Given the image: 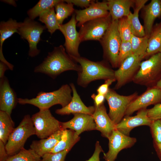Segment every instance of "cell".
<instances>
[{"mask_svg":"<svg viewBox=\"0 0 161 161\" xmlns=\"http://www.w3.org/2000/svg\"><path fill=\"white\" fill-rule=\"evenodd\" d=\"M161 52V23L153 27L149 37L145 57Z\"/></svg>","mask_w":161,"mask_h":161,"instance_id":"cell-26","label":"cell"},{"mask_svg":"<svg viewBox=\"0 0 161 161\" xmlns=\"http://www.w3.org/2000/svg\"><path fill=\"white\" fill-rule=\"evenodd\" d=\"M9 69L8 66L5 63L0 61V79L4 77L5 71Z\"/></svg>","mask_w":161,"mask_h":161,"instance_id":"cell-44","label":"cell"},{"mask_svg":"<svg viewBox=\"0 0 161 161\" xmlns=\"http://www.w3.org/2000/svg\"><path fill=\"white\" fill-rule=\"evenodd\" d=\"M147 0H136L133 5L134 12H131L128 17L131 23L133 34L138 37L145 35L143 26L141 24L139 18L140 11L145 5Z\"/></svg>","mask_w":161,"mask_h":161,"instance_id":"cell-24","label":"cell"},{"mask_svg":"<svg viewBox=\"0 0 161 161\" xmlns=\"http://www.w3.org/2000/svg\"><path fill=\"white\" fill-rule=\"evenodd\" d=\"M134 0H107L109 10L112 21L118 20L128 16L131 12L130 8L134 4Z\"/></svg>","mask_w":161,"mask_h":161,"instance_id":"cell-23","label":"cell"},{"mask_svg":"<svg viewBox=\"0 0 161 161\" xmlns=\"http://www.w3.org/2000/svg\"><path fill=\"white\" fill-rule=\"evenodd\" d=\"M161 103V90L155 86L148 88L129 104L125 116H130L137 111L146 108L149 105Z\"/></svg>","mask_w":161,"mask_h":161,"instance_id":"cell-15","label":"cell"},{"mask_svg":"<svg viewBox=\"0 0 161 161\" xmlns=\"http://www.w3.org/2000/svg\"><path fill=\"white\" fill-rule=\"evenodd\" d=\"M95 106V110L92 116L95 123L96 130L101 132L102 136L108 139L113 131L116 129V125L107 113L103 103Z\"/></svg>","mask_w":161,"mask_h":161,"instance_id":"cell-20","label":"cell"},{"mask_svg":"<svg viewBox=\"0 0 161 161\" xmlns=\"http://www.w3.org/2000/svg\"><path fill=\"white\" fill-rule=\"evenodd\" d=\"M35 134L41 139L46 138L62 129L61 122L52 114L49 109L39 110L31 117Z\"/></svg>","mask_w":161,"mask_h":161,"instance_id":"cell-7","label":"cell"},{"mask_svg":"<svg viewBox=\"0 0 161 161\" xmlns=\"http://www.w3.org/2000/svg\"><path fill=\"white\" fill-rule=\"evenodd\" d=\"M161 78V52L141 61L132 81L137 84L150 88L155 86Z\"/></svg>","mask_w":161,"mask_h":161,"instance_id":"cell-4","label":"cell"},{"mask_svg":"<svg viewBox=\"0 0 161 161\" xmlns=\"http://www.w3.org/2000/svg\"><path fill=\"white\" fill-rule=\"evenodd\" d=\"M132 54V49L130 41H122L119 52L118 67L126 58Z\"/></svg>","mask_w":161,"mask_h":161,"instance_id":"cell-35","label":"cell"},{"mask_svg":"<svg viewBox=\"0 0 161 161\" xmlns=\"http://www.w3.org/2000/svg\"><path fill=\"white\" fill-rule=\"evenodd\" d=\"M142 9L143 26L145 35L149 37L152 30L155 20L161 16V0H152Z\"/></svg>","mask_w":161,"mask_h":161,"instance_id":"cell-21","label":"cell"},{"mask_svg":"<svg viewBox=\"0 0 161 161\" xmlns=\"http://www.w3.org/2000/svg\"><path fill=\"white\" fill-rule=\"evenodd\" d=\"M103 152V150L99 142L97 141L95 145V150L93 154L89 160L86 161H100V154L101 152Z\"/></svg>","mask_w":161,"mask_h":161,"instance_id":"cell-40","label":"cell"},{"mask_svg":"<svg viewBox=\"0 0 161 161\" xmlns=\"http://www.w3.org/2000/svg\"><path fill=\"white\" fill-rule=\"evenodd\" d=\"M112 21L110 16L92 20L81 26L78 32L80 42L88 40L100 41Z\"/></svg>","mask_w":161,"mask_h":161,"instance_id":"cell-11","label":"cell"},{"mask_svg":"<svg viewBox=\"0 0 161 161\" xmlns=\"http://www.w3.org/2000/svg\"><path fill=\"white\" fill-rule=\"evenodd\" d=\"M147 111L148 116L152 120L161 119V103L155 105Z\"/></svg>","mask_w":161,"mask_h":161,"instance_id":"cell-38","label":"cell"},{"mask_svg":"<svg viewBox=\"0 0 161 161\" xmlns=\"http://www.w3.org/2000/svg\"><path fill=\"white\" fill-rule=\"evenodd\" d=\"M41 158L33 150L24 148L17 154L9 157L6 161H41Z\"/></svg>","mask_w":161,"mask_h":161,"instance_id":"cell-32","label":"cell"},{"mask_svg":"<svg viewBox=\"0 0 161 161\" xmlns=\"http://www.w3.org/2000/svg\"><path fill=\"white\" fill-rule=\"evenodd\" d=\"M117 28L121 41H130L133 33L131 23L128 16L118 20Z\"/></svg>","mask_w":161,"mask_h":161,"instance_id":"cell-34","label":"cell"},{"mask_svg":"<svg viewBox=\"0 0 161 161\" xmlns=\"http://www.w3.org/2000/svg\"><path fill=\"white\" fill-rule=\"evenodd\" d=\"M61 0H40L27 12L28 17L34 20L43 12L54 7Z\"/></svg>","mask_w":161,"mask_h":161,"instance_id":"cell-30","label":"cell"},{"mask_svg":"<svg viewBox=\"0 0 161 161\" xmlns=\"http://www.w3.org/2000/svg\"><path fill=\"white\" fill-rule=\"evenodd\" d=\"M77 26H81L87 21L110 15L107 2L93 0L89 7L83 10H75Z\"/></svg>","mask_w":161,"mask_h":161,"instance_id":"cell-14","label":"cell"},{"mask_svg":"<svg viewBox=\"0 0 161 161\" xmlns=\"http://www.w3.org/2000/svg\"><path fill=\"white\" fill-rule=\"evenodd\" d=\"M69 151L67 149L56 153L46 154L41 157V161H65L66 155Z\"/></svg>","mask_w":161,"mask_h":161,"instance_id":"cell-37","label":"cell"},{"mask_svg":"<svg viewBox=\"0 0 161 161\" xmlns=\"http://www.w3.org/2000/svg\"><path fill=\"white\" fill-rule=\"evenodd\" d=\"M118 20L112 21L105 34L100 41L103 56L113 67H118V57L122 41L118 30Z\"/></svg>","mask_w":161,"mask_h":161,"instance_id":"cell-6","label":"cell"},{"mask_svg":"<svg viewBox=\"0 0 161 161\" xmlns=\"http://www.w3.org/2000/svg\"><path fill=\"white\" fill-rule=\"evenodd\" d=\"M93 0H65V2L70 3L73 5L81 7H88Z\"/></svg>","mask_w":161,"mask_h":161,"instance_id":"cell-41","label":"cell"},{"mask_svg":"<svg viewBox=\"0 0 161 161\" xmlns=\"http://www.w3.org/2000/svg\"><path fill=\"white\" fill-rule=\"evenodd\" d=\"M69 85L72 93L71 101L64 107L56 109L55 113L61 115L81 113L92 115L95 110V106H86L82 101L74 84L71 83Z\"/></svg>","mask_w":161,"mask_h":161,"instance_id":"cell-18","label":"cell"},{"mask_svg":"<svg viewBox=\"0 0 161 161\" xmlns=\"http://www.w3.org/2000/svg\"><path fill=\"white\" fill-rule=\"evenodd\" d=\"M80 138L74 130L63 129L61 140L50 153H54L67 149L70 151Z\"/></svg>","mask_w":161,"mask_h":161,"instance_id":"cell-25","label":"cell"},{"mask_svg":"<svg viewBox=\"0 0 161 161\" xmlns=\"http://www.w3.org/2000/svg\"><path fill=\"white\" fill-rule=\"evenodd\" d=\"M16 92L10 86L7 78L4 76L0 79V111L11 115L18 103Z\"/></svg>","mask_w":161,"mask_h":161,"instance_id":"cell-19","label":"cell"},{"mask_svg":"<svg viewBox=\"0 0 161 161\" xmlns=\"http://www.w3.org/2000/svg\"><path fill=\"white\" fill-rule=\"evenodd\" d=\"M46 28L45 26L29 17L26 18L23 22H21L17 33L28 42L29 56L33 57L39 54L40 51L37 49V45L40 40L41 34Z\"/></svg>","mask_w":161,"mask_h":161,"instance_id":"cell-9","label":"cell"},{"mask_svg":"<svg viewBox=\"0 0 161 161\" xmlns=\"http://www.w3.org/2000/svg\"><path fill=\"white\" fill-rule=\"evenodd\" d=\"M9 157L5 148V145L0 140V161H6Z\"/></svg>","mask_w":161,"mask_h":161,"instance_id":"cell-43","label":"cell"},{"mask_svg":"<svg viewBox=\"0 0 161 161\" xmlns=\"http://www.w3.org/2000/svg\"><path fill=\"white\" fill-rule=\"evenodd\" d=\"M137 96L136 92L128 96L120 95L114 90L109 88L105 95V99L109 107L108 115L115 125L119 123L125 116L129 104Z\"/></svg>","mask_w":161,"mask_h":161,"instance_id":"cell-8","label":"cell"},{"mask_svg":"<svg viewBox=\"0 0 161 161\" xmlns=\"http://www.w3.org/2000/svg\"><path fill=\"white\" fill-rule=\"evenodd\" d=\"M108 139L109 150L104 153L103 158L106 161H114L121 150L131 147L137 141L136 138L126 135L116 129Z\"/></svg>","mask_w":161,"mask_h":161,"instance_id":"cell-13","label":"cell"},{"mask_svg":"<svg viewBox=\"0 0 161 161\" xmlns=\"http://www.w3.org/2000/svg\"><path fill=\"white\" fill-rule=\"evenodd\" d=\"M72 57L80 66L78 72L77 84L85 88L91 82L115 78L114 71L103 61H94L80 56Z\"/></svg>","mask_w":161,"mask_h":161,"instance_id":"cell-2","label":"cell"},{"mask_svg":"<svg viewBox=\"0 0 161 161\" xmlns=\"http://www.w3.org/2000/svg\"><path fill=\"white\" fill-rule=\"evenodd\" d=\"M73 117L66 122H61L63 129H72L79 135L85 131L96 130V126L92 115L81 113L73 114Z\"/></svg>","mask_w":161,"mask_h":161,"instance_id":"cell-17","label":"cell"},{"mask_svg":"<svg viewBox=\"0 0 161 161\" xmlns=\"http://www.w3.org/2000/svg\"><path fill=\"white\" fill-rule=\"evenodd\" d=\"M38 20L45 24L51 35L56 30L59 29L60 24L58 21L54 7L41 13L39 16Z\"/></svg>","mask_w":161,"mask_h":161,"instance_id":"cell-29","label":"cell"},{"mask_svg":"<svg viewBox=\"0 0 161 161\" xmlns=\"http://www.w3.org/2000/svg\"><path fill=\"white\" fill-rule=\"evenodd\" d=\"M91 97L94 101L95 106H98L103 103L105 99V95L98 93L97 94L93 93Z\"/></svg>","mask_w":161,"mask_h":161,"instance_id":"cell-42","label":"cell"},{"mask_svg":"<svg viewBox=\"0 0 161 161\" xmlns=\"http://www.w3.org/2000/svg\"><path fill=\"white\" fill-rule=\"evenodd\" d=\"M35 130L29 114H26L15 128L5 144V148L9 157L18 153L23 148L27 139L35 135Z\"/></svg>","mask_w":161,"mask_h":161,"instance_id":"cell-5","label":"cell"},{"mask_svg":"<svg viewBox=\"0 0 161 161\" xmlns=\"http://www.w3.org/2000/svg\"><path fill=\"white\" fill-rule=\"evenodd\" d=\"M149 127L153 142L161 143V119L152 120Z\"/></svg>","mask_w":161,"mask_h":161,"instance_id":"cell-36","label":"cell"},{"mask_svg":"<svg viewBox=\"0 0 161 161\" xmlns=\"http://www.w3.org/2000/svg\"><path fill=\"white\" fill-rule=\"evenodd\" d=\"M77 23L75 14H74L69 21L59 25V30L65 38L64 46L66 51L71 57L80 56L78 47L80 42L79 33L76 29Z\"/></svg>","mask_w":161,"mask_h":161,"instance_id":"cell-12","label":"cell"},{"mask_svg":"<svg viewBox=\"0 0 161 161\" xmlns=\"http://www.w3.org/2000/svg\"><path fill=\"white\" fill-rule=\"evenodd\" d=\"M55 7L56 17L60 24H62L65 19L72 14L75 11L72 4L65 2L64 0H61Z\"/></svg>","mask_w":161,"mask_h":161,"instance_id":"cell-31","label":"cell"},{"mask_svg":"<svg viewBox=\"0 0 161 161\" xmlns=\"http://www.w3.org/2000/svg\"><path fill=\"white\" fill-rule=\"evenodd\" d=\"M72 92L69 85L65 84L52 92H40L36 97L32 99L18 98V103L21 105H32L38 107L39 110L49 109L52 106L57 104H59L62 107H64L71 101L72 97Z\"/></svg>","mask_w":161,"mask_h":161,"instance_id":"cell-3","label":"cell"},{"mask_svg":"<svg viewBox=\"0 0 161 161\" xmlns=\"http://www.w3.org/2000/svg\"><path fill=\"white\" fill-rule=\"evenodd\" d=\"M14 129V123L11 115L5 112L0 111V140L5 145Z\"/></svg>","mask_w":161,"mask_h":161,"instance_id":"cell-28","label":"cell"},{"mask_svg":"<svg viewBox=\"0 0 161 161\" xmlns=\"http://www.w3.org/2000/svg\"><path fill=\"white\" fill-rule=\"evenodd\" d=\"M21 22L11 18L7 21H4L0 23V56L3 55L2 45L4 41L10 37L14 33H18V30Z\"/></svg>","mask_w":161,"mask_h":161,"instance_id":"cell-27","label":"cell"},{"mask_svg":"<svg viewBox=\"0 0 161 161\" xmlns=\"http://www.w3.org/2000/svg\"><path fill=\"white\" fill-rule=\"evenodd\" d=\"M155 86L161 90V78L157 82Z\"/></svg>","mask_w":161,"mask_h":161,"instance_id":"cell-47","label":"cell"},{"mask_svg":"<svg viewBox=\"0 0 161 161\" xmlns=\"http://www.w3.org/2000/svg\"><path fill=\"white\" fill-rule=\"evenodd\" d=\"M116 81L115 78L108 79L105 80L104 83L100 86L97 89V93L105 95L108 92L109 86Z\"/></svg>","mask_w":161,"mask_h":161,"instance_id":"cell-39","label":"cell"},{"mask_svg":"<svg viewBox=\"0 0 161 161\" xmlns=\"http://www.w3.org/2000/svg\"><path fill=\"white\" fill-rule=\"evenodd\" d=\"M144 55L132 53L122 63L119 68L114 71V77L117 81L114 88L118 89L132 80L138 71Z\"/></svg>","mask_w":161,"mask_h":161,"instance_id":"cell-10","label":"cell"},{"mask_svg":"<svg viewBox=\"0 0 161 161\" xmlns=\"http://www.w3.org/2000/svg\"><path fill=\"white\" fill-rule=\"evenodd\" d=\"M63 130H59L47 138L33 140L30 145V148L41 157L50 153L61 140Z\"/></svg>","mask_w":161,"mask_h":161,"instance_id":"cell-22","label":"cell"},{"mask_svg":"<svg viewBox=\"0 0 161 161\" xmlns=\"http://www.w3.org/2000/svg\"><path fill=\"white\" fill-rule=\"evenodd\" d=\"M1 1H3V2L7 3L10 5H12L15 7H16V1L14 0H1Z\"/></svg>","mask_w":161,"mask_h":161,"instance_id":"cell-46","label":"cell"},{"mask_svg":"<svg viewBox=\"0 0 161 161\" xmlns=\"http://www.w3.org/2000/svg\"><path fill=\"white\" fill-rule=\"evenodd\" d=\"M148 38L146 35L140 37L133 34L130 41L132 53L144 55L145 57Z\"/></svg>","mask_w":161,"mask_h":161,"instance_id":"cell-33","label":"cell"},{"mask_svg":"<svg viewBox=\"0 0 161 161\" xmlns=\"http://www.w3.org/2000/svg\"><path fill=\"white\" fill-rule=\"evenodd\" d=\"M148 109H141L133 116H125L116 125V129L123 134L129 136L131 131L135 127L151 125L152 120L148 116Z\"/></svg>","mask_w":161,"mask_h":161,"instance_id":"cell-16","label":"cell"},{"mask_svg":"<svg viewBox=\"0 0 161 161\" xmlns=\"http://www.w3.org/2000/svg\"><path fill=\"white\" fill-rule=\"evenodd\" d=\"M81 69L80 66L60 45L54 47L52 52H49L42 63L35 68L34 71L44 74L54 79L65 71L73 70L78 72Z\"/></svg>","mask_w":161,"mask_h":161,"instance_id":"cell-1","label":"cell"},{"mask_svg":"<svg viewBox=\"0 0 161 161\" xmlns=\"http://www.w3.org/2000/svg\"><path fill=\"white\" fill-rule=\"evenodd\" d=\"M153 144L157 155L161 161V143H157L153 142Z\"/></svg>","mask_w":161,"mask_h":161,"instance_id":"cell-45","label":"cell"}]
</instances>
